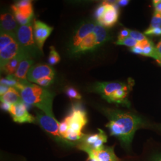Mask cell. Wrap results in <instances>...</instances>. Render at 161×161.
I'll return each mask as SVG.
<instances>
[{"label":"cell","mask_w":161,"mask_h":161,"mask_svg":"<svg viewBox=\"0 0 161 161\" xmlns=\"http://www.w3.org/2000/svg\"><path fill=\"white\" fill-rule=\"evenodd\" d=\"M110 39V36L107 28L97 22H84L75 30L69 41V53L78 56L94 52Z\"/></svg>","instance_id":"1"},{"label":"cell","mask_w":161,"mask_h":161,"mask_svg":"<svg viewBox=\"0 0 161 161\" xmlns=\"http://www.w3.org/2000/svg\"><path fill=\"white\" fill-rule=\"evenodd\" d=\"M104 112L109 119L106 126L110 134L118 138L124 146L129 147L135 132L143 124L142 119L132 113L120 110L106 109Z\"/></svg>","instance_id":"2"},{"label":"cell","mask_w":161,"mask_h":161,"mask_svg":"<svg viewBox=\"0 0 161 161\" xmlns=\"http://www.w3.org/2000/svg\"><path fill=\"white\" fill-rule=\"evenodd\" d=\"M87 122L86 111L80 104H74L69 115L59 122V133L65 140L74 144V142H79L85 136L82 131Z\"/></svg>","instance_id":"3"},{"label":"cell","mask_w":161,"mask_h":161,"mask_svg":"<svg viewBox=\"0 0 161 161\" xmlns=\"http://www.w3.org/2000/svg\"><path fill=\"white\" fill-rule=\"evenodd\" d=\"M22 83L23 86L19 92L23 102L38 108L46 115L54 118L52 108L55 94L44 87L31 84L29 81Z\"/></svg>","instance_id":"4"},{"label":"cell","mask_w":161,"mask_h":161,"mask_svg":"<svg viewBox=\"0 0 161 161\" xmlns=\"http://www.w3.org/2000/svg\"><path fill=\"white\" fill-rule=\"evenodd\" d=\"M16 37L20 50L29 58H36L41 53H42L35 42L32 23L20 26L17 29Z\"/></svg>","instance_id":"5"},{"label":"cell","mask_w":161,"mask_h":161,"mask_svg":"<svg viewBox=\"0 0 161 161\" xmlns=\"http://www.w3.org/2000/svg\"><path fill=\"white\" fill-rule=\"evenodd\" d=\"M20 50L16 35L1 32L0 66L1 69L8 61L16 57Z\"/></svg>","instance_id":"6"},{"label":"cell","mask_w":161,"mask_h":161,"mask_svg":"<svg viewBox=\"0 0 161 161\" xmlns=\"http://www.w3.org/2000/svg\"><path fill=\"white\" fill-rule=\"evenodd\" d=\"M99 132L96 134H88L84 137L78 143V149L87 153L90 151H97L103 147L104 144L107 142L108 137L103 130L98 129Z\"/></svg>","instance_id":"7"},{"label":"cell","mask_w":161,"mask_h":161,"mask_svg":"<svg viewBox=\"0 0 161 161\" xmlns=\"http://www.w3.org/2000/svg\"><path fill=\"white\" fill-rule=\"evenodd\" d=\"M36 120L39 123L42 128L50 134L56 141L61 143L68 144L69 146L72 145L65 140L60 134L58 131L59 122H58L55 118L50 117L44 113L38 112L37 113Z\"/></svg>","instance_id":"8"},{"label":"cell","mask_w":161,"mask_h":161,"mask_svg":"<svg viewBox=\"0 0 161 161\" xmlns=\"http://www.w3.org/2000/svg\"><path fill=\"white\" fill-rule=\"evenodd\" d=\"M106 8L104 12L98 20V23L104 28H108L114 26L118 20L119 9L116 3H110V1H104Z\"/></svg>","instance_id":"9"},{"label":"cell","mask_w":161,"mask_h":161,"mask_svg":"<svg viewBox=\"0 0 161 161\" xmlns=\"http://www.w3.org/2000/svg\"><path fill=\"white\" fill-rule=\"evenodd\" d=\"M8 112L12 116L13 120L17 123H33L35 121V118L29 114L26 103L23 101L11 105Z\"/></svg>","instance_id":"10"},{"label":"cell","mask_w":161,"mask_h":161,"mask_svg":"<svg viewBox=\"0 0 161 161\" xmlns=\"http://www.w3.org/2000/svg\"><path fill=\"white\" fill-rule=\"evenodd\" d=\"M53 28L40 20H35L33 25V33L35 41L41 52L42 53V47L47 38L50 35Z\"/></svg>","instance_id":"11"},{"label":"cell","mask_w":161,"mask_h":161,"mask_svg":"<svg viewBox=\"0 0 161 161\" xmlns=\"http://www.w3.org/2000/svg\"><path fill=\"white\" fill-rule=\"evenodd\" d=\"M55 73L51 66L47 64L33 65L28 73L27 78L30 82L36 84L38 80L48 76H54Z\"/></svg>","instance_id":"12"},{"label":"cell","mask_w":161,"mask_h":161,"mask_svg":"<svg viewBox=\"0 0 161 161\" xmlns=\"http://www.w3.org/2000/svg\"><path fill=\"white\" fill-rule=\"evenodd\" d=\"M126 85L125 83L119 82H98L95 84L94 90L100 94L104 99L108 101L117 90Z\"/></svg>","instance_id":"13"},{"label":"cell","mask_w":161,"mask_h":161,"mask_svg":"<svg viewBox=\"0 0 161 161\" xmlns=\"http://www.w3.org/2000/svg\"><path fill=\"white\" fill-rule=\"evenodd\" d=\"M11 8L16 20L20 26L27 25L32 23V19L34 17L32 3L22 7H16L13 4L11 6Z\"/></svg>","instance_id":"14"},{"label":"cell","mask_w":161,"mask_h":161,"mask_svg":"<svg viewBox=\"0 0 161 161\" xmlns=\"http://www.w3.org/2000/svg\"><path fill=\"white\" fill-rule=\"evenodd\" d=\"M86 153L90 161H119L112 147L104 146L100 150L88 152Z\"/></svg>","instance_id":"15"},{"label":"cell","mask_w":161,"mask_h":161,"mask_svg":"<svg viewBox=\"0 0 161 161\" xmlns=\"http://www.w3.org/2000/svg\"><path fill=\"white\" fill-rule=\"evenodd\" d=\"M1 32L16 35L19 26L14 16L10 12L2 13L0 17Z\"/></svg>","instance_id":"16"},{"label":"cell","mask_w":161,"mask_h":161,"mask_svg":"<svg viewBox=\"0 0 161 161\" xmlns=\"http://www.w3.org/2000/svg\"><path fill=\"white\" fill-rule=\"evenodd\" d=\"M34 60L29 58H25L19 64L14 76L20 82H28L27 75L30 68L33 66Z\"/></svg>","instance_id":"17"},{"label":"cell","mask_w":161,"mask_h":161,"mask_svg":"<svg viewBox=\"0 0 161 161\" xmlns=\"http://www.w3.org/2000/svg\"><path fill=\"white\" fill-rule=\"evenodd\" d=\"M25 58L29 57L22 50H20L17 56L8 61L3 66V68L1 69V71L7 74V75H14L20 62Z\"/></svg>","instance_id":"18"},{"label":"cell","mask_w":161,"mask_h":161,"mask_svg":"<svg viewBox=\"0 0 161 161\" xmlns=\"http://www.w3.org/2000/svg\"><path fill=\"white\" fill-rule=\"evenodd\" d=\"M1 102L10 104H15L22 102L20 92L14 87H10L8 92L1 96Z\"/></svg>","instance_id":"19"},{"label":"cell","mask_w":161,"mask_h":161,"mask_svg":"<svg viewBox=\"0 0 161 161\" xmlns=\"http://www.w3.org/2000/svg\"><path fill=\"white\" fill-rule=\"evenodd\" d=\"M142 56L153 58L158 61V58L156 53L155 46L151 41H147L144 44Z\"/></svg>","instance_id":"20"},{"label":"cell","mask_w":161,"mask_h":161,"mask_svg":"<svg viewBox=\"0 0 161 161\" xmlns=\"http://www.w3.org/2000/svg\"><path fill=\"white\" fill-rule=\"evenodd\" d=\"M50 48V54L48 59V64L50 65L56 64L59 62L60 60V56L54 47L51 46Z\"/></svg>","instance_id":"21"},{"label":"cell","mask_w":161,"mask_h":161,"mask_svg":"<svg viewBox=\"0 0 161 161\" xmlns=\"http://www.w3.org/2000/svg\"><path fill=\"white\" fill-rule=\"evenodd\" d=\"M19 82V81L14 75H7L5 78L1 79V84L6 85L9 87H15Z\"/></svg>","instance_id":"22"},{"label":"cell","mask_w":161,"mask_h":161,"mask_svg":"<svg viewBox=\"0 0 161 161\" xmlns=\"http://www.w3.org/2000/svg\"><path fill=\"white\" fill-rule=\"evenodd\" d=\"M138 43V41L132 39V38L130 36L121 40H117L115 42V44L117 45L125 46L129 47L130 48H132L133 47L137 46Z\"/></svg>","instance_id":"23"},{"label":"cell","mask_w":161,"mask_h":161,"mask_svg":"<svg viewBox=\"0 0 161 161\" xmlns=\"http://www.w3.org/2000/svg\"><path fill=\"white\" fill-rule=\"evenodd\" d=\"M129 36L138 42H142V41L148 40L147 38L146 37V36L144 34H142L137 31L130 30V36Z\"/></svg>","instance_id":"24"},{"label":"cell","mask_w":161,"mask_h":161,"mask_svg":"<svg viewBox=\"0 0 161 161\" xmlns=\"http://www.w3.org/2000/svg\"><path fill=\"white\" fill-rule=\"evenodd\" d=\"M161 27V14L155 13L151 20L149 27L148 28H155Z\"/></svg>","instance_id":"25"},{"label":"cell","mask_w":161,"mask_h":161,"mask_svg":"<svg viewBox=\"0 0 161 161\" xmlns=\"http://www.w3.org/2000/svg\"><path fill=\"white\" fill-rule=\"evenodd\" d=\"M66 93L68 95V96L71 98H76V99L81 98L80 94L74 88L68 87L66 90Z\"/></svg>","instance_id":"26"},{"label":"cell","mask_w":161,"mask_h":161,"mask_svg":"<svg viewBox=\"0 0 161 161\" xmlns=\"http://www.w3.org/2000/svg\"><path fill=\"white\" fill-rule=\"evenodd\" d=\"M53 80H54V76H50L47 77L46 78H44L42 80H38L36 83V84L41 86H47L52 84L53 82Z\"/></svg>","instance_id":"27"},{"label":"cell","mask_w":161,"mask_h":161,"mask_svg":"<svg viewBox=\"0 0 161 161\" xmlns=\"http://www.w3.org/2000/svg\"><path fill=\"white\" fill-rule=\"evenodd\" d=\"M145 35H151V36H160L161 35V27L155 28H148L144 31Z\"/></svg>","instance_id":"28"},{"label":"cell","mask_w":161,"mask_h":161,"mask_svg":"<svg viewBox=\"0 0 161 161\" xmlns=\"http://www.w3.org/2000/svg\"><path fill=\"white\" fill-rule=\"evenodd\" d=\"M130 36V29L124 28L122 29L118 36V40H121Z\"/></svg>","instance_id":"29"},{"label":"cell","mask_w":161,"mask_h":161,"mask_svg":"<svg viewBox=\"0 0 161 161\" xmlns=\"http://www.w3.org/2000/svg\"><path fill=\"white\" fill-rule=\"evenodd\" d=\"M153 4L155 8V13L161 14V0L153 1Z\"/></svg>","instance_id":"30"},{"label":"cell","mask_w":161,"mask_h":161,"mask_svg":"<svg viewBox=\"0 0 161 161\" xmlns=\"http://www.w3.org/2000/svg\"><path fill=\"white\" fill-rule=\"evenodd\" d=\"M155 51L156 55L158 58V61L161 58V41H160L155 46Z\"/></svg>","instance_id":"31"},{"label":"cell","mask_w":161,"mask_h":161,"mask_svg":"<svg viewBox=\"0 0 161 161\" xmlns=\"http://www.w3.org/2000/svg\"><path fill=\"white\" fill-rule=\"evenodd\" d=\"M9 88H10V87L7 86L6 85L0 84V95L3 96V94H4L5 93L8 92Z\"/></svg>","instance_id":"32"},{"label":"cell","mask_w":161,"mask_h":161,"mask_svg":"<svg viewBox=\"0 0 161 161\" xmlns=\"http://www.w3.org/2000/svg\"><path fill=\"white\" fill-rule=\"evenodd\" d=\"M130 3V1L128 0H119L116 1V3L118 5L121 7H125L127 6Z\"/></svg>","instance_id":"33"},{"label":"cell","mask_w":161,"mask_h":161,"mask_svg":"<svg viewBox=\"0 0 161 161\" xmlns=\"http://www.w3.org/2000/svg\"><path fill=\"white\" fill-rule=\"evenodd\" d=\"M11 105L12 104H10L6 103H1V108L6 111H8L10 109V107H11Z\"/></svg>","instance_id":"34"},{"label":"cell","mask_w":161,"mask_h":161,"mask_svg":"<svg viewBox=\"0 0 161 161\" xmlns=\"http://www.w3.org/2000/svg\"><path fill=\"white\" fill-rule=\"evenodd\" d=\"M152 161H161V155L156 156Z\"/></svg>","instance_id":"35"},{"label":"cell","mask_w":161,"mask_h":161,"mask_svg":"<svg viewBox=\"0 0 161 161\" xmlns=\"http://www.w3.org/2000/svg\"><path fill=\"white\" fill-rule=\"evenodd\" d=\"M158 62H159V64H160L161 65V58L159 59V60H158Z\"/></svg>","instance_id":"36"}]
</instances>
